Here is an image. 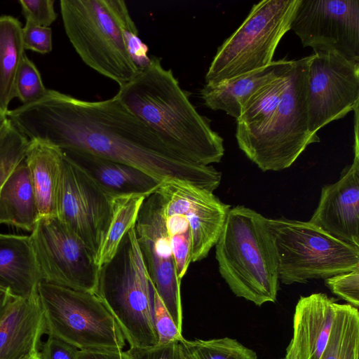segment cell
I'll return each instance as SVG.
<instances>
[{
  "label": "cell",
  "instance_id": "obj_42",
  "mask_svg": "<svg viewBox=\"0 0 359 359\" xmlns=\"http://www.w3.org/2000/svg\"><path fill=\"white\" fill-rule=\"evenodd\" d=\"M282 359H283V358H282Z\"/></svg>",
  "mask_w": 359,
  "mask_h": 359
},
{
  "label": "cell",
  "instance_id": "obj_8",
  "mask_svg": "<svg viewBox=\"0 0 359 359\" xmlns=\"http://www.w3.org/2000/svg\"><path fill=\"white\" fill-rule=\"evenodd\" d=\"M37 293L49 336L80 351H123L124 335L96 294L43 280L39 283Z\"/></svg>",
  "mask_w": 359,
  "mask_h": 359
},
{
  "label": "cell",
  "instance_id": "obj_17",
  "mask_svg": "<svg viewBox=\"0 0 359 359\" xmlns=\"http://www.w3.org/2000/svg\"><path fill=\"white\" fill-rule=\"evenodd\" d=\"M337 303L324 293L301 297L293 318V337L283 359H319L331 332Z\"/></svg>",
  "mask_w": 359,
  "mask_h": 359
},
{
  "label": "cell",
  "instance_id": "obj_30",
  "mask_svg": "<svg viewBox=\"0 0 359 359\" xmlns=\"http://www.w3.org/2000/svg\"><path fill=\"white\" fill-rule=\"evenodd\" d=\"M47 92L35 65L25 55L15 77V97L25 105L40 100Z\"/></svg>",
  "mask_w": 359,
  "mask_h": 359
},
{
  "label": "cell",
  "instance_id": "obj_21",
  "mask_svg": "<svg viewBox=\"0 0 359 359\" xmlns=\"http://www.w3.org/2000/svg\"><path fill=\"white\" fill-rule=\"evenodd\" d=\"M63 151L113 197L133 194L148 196L161 184L151 176L134 167L86 152Z\"/></svg>",
  "mask_w": 359,
  "mask_h": 359
},
{
  "label": "cell",
  "instance_id": "obj_2",
  "mask_svg": "<svg viewBox=\"0 0 359 359\" xmlns=\"http://www.w3.org/2000/svg\"><path fill=\"white\" fill-rule=\"evenodd\" d=\"M114 97L180 158L203 165L221 161L223 138L198 112L161 58L152 55L149 65L119 86Z\"/></svg>",
  "mask_w": 359,
  "mask_h": 359
},
{
  "label": "cell",
  "instance_id": "obj_29",
  "mask_svg": "<svg viewBox=\"0 0 359 359\" xmlns=\"http://www.w3.org/2000/svg\"><path fill=\"white\" fill-rule=\"evenodd\" d=\"M191 359H257L256 353L235 339L183 340Z\"/></svg>",
  "mask_w": 359,
  "mask_h": 359
},
{
  "label": "cell",
  "instance_id": "obj_10",
  "mask_svg": "<svg viewBox=\"0 0 359 359\" xmlns=\"http://www.w3.org/2000/svg\"><path fill=\"white\" fill-rule=\"evenodd\" d=\"M29 238L41 280L95 293L102 269L82 241L57 217L39 218Z\"/></svg>",
  "mask_w": 359,
  "mask_h": 359
},
{
  "label": "cell",
  "instance_id": "obj_32",
  "mask_svg": "<svg viewBox=\"0 0 359 359\" xmlns=\"http://www.w3.org/2000/svg\"><path fill=\"white\" fill-rule=\"evenodd\" d=\"M123 351V359H191L183 340Z\"/></svg>",
  "mask_w": 359,
  "mask_h": 359
},
{
  "label": "cell",
  "instance_id": "obj_36",
  "mask_svg": "<svg viewBox=\"0 0 359 359\" xmlns=\"http://www.w3.org/2000/svg\"><path fill=\"white\" fill-rule=\"evenodd\" d=\"M54 0H20L22 12L26 20L49 27L57 18Z\"/></svg>",
  "mask_w": 359,
  "mask_h": 359
},
{
  "label": "cell",
  "instance_id": "obj_6",
  "mask_svg": "<svg viewBox=\"0 0 359 359\" xmlns=\"http://www.w3.org/2000/svg\"><path fill=\"white\" fill-rule=\"evenodd\" d=\"M122 0H61L65 32L83 62L121 86L140 70L128 51L119 20Z\"/></svg>",
  "mask_w": 359,
  "mask_h": 359
},
{
  "label": "cell",
  "instance_id": "obj_27",
  "mask_svg": "<svg viewBox=\"0 0 359 359\" xmlns=\"http://www.w3.org/2000/svg\"><path fill=\"white\" fill-rule=\"evenodd\" d=\"M161 202L177 276L181 281L191 263L192 236L190 225L185 215L163 203L161 200Z\"/></svg>",
  "mask_w": 359,
  "mask_h": 359
},
{
  "label": "cell",
  "instance_id": "obj_31",
  "mask_svg": "<svg viewBox=\"0 0 359 359\" xmlns=\"http://www.w3.org/2000/svg\"><path fill=\"white\" fill-rule=\"evenodd\" d=\"M119 20L128 51L140 71L151 62V57L148 55L149 47L139 37L137 28L130 15L126 2L123 0L119 8Z\"/></svg>",
  "mask_w": 359,
  "mask_h": 359
},
{
  "label": "cell",
  "instance_id": "obj_16",
  "mask_svg": "<svg viewBox=\"0 0 359 359\" xmlns=\"http://www.w3.org/2000/svg\"><path fill=\"white\" fill-rule=\"evenodd\" d=\"M353 163L339 180L324 186L310 223L345 243L359 248L358 118L355 117Z\"/></svg>",
  "mask_w": 359,
  "mask_h": 359
},
{
  "label": "cell",
  "instance_id": "obj_34",
  "mask_svg": "<svg viewBox=\"0 0 359 359\" xmlns=\"http://www.w3.org/2000/svg\"><path fill=\"white\" fill-rule=\"evenodd\" d=\"M325 284L333 294L358 309L359 269L328 278Z\"/></svg>",
  "mask_w": 359,
  "mask_h": 359
},
{
  "label": "cell",
  "instance_id": "obj_12",
  "mask_svg": "<svg viewBox=\"0 0 359 359\" xmlns=\"http://www.w3.org/2000/svg\"><path fill=\"white\" fill-rule=\"evenodd\" d=\"M306 102L313 135L354 111L359 102V62L330 52L309 55Z\"/></svg>",
  "mask_w": 359,
  "mask_h": 359
},
{
  "label": "cell",
  "instance_id": "obj_1",
  "mask_svg": "<svg viewBox=\"0 0 359 359\" xmlns=\"http://www.w3.org/2000/svg\"><path fill=\"white\" fill-rule=\"evenodd\" d=\"M6 118L29 140L126 164L161 183L180 179L214 191L221 182L212 165L175 156L114 96L86 101L48 89L40 100L8 110Z\"/></svg>",
  "mask_w": 359,
  "mask_h": 359
},
{
  "label": "cell",
  "instance_id": "obj_24",
  "mask_svg": "<svg viewBox=\"0 0 359 359\" xmlns=\"http://www.w3.org/2000/svg\"><path fill=\"white\" fill-rule=\"evenodd\" d=\"M20 22L10 15L0 16V109L6 114L15 97V81L25 55Z\"/></svg>",
  "mask_w": 359,
  "mask_h": 359
},
{
  "label": "cell",
  "instance_id": "obj_3",
  "mask_svg": "<svg viewBox=\"0 0 359 359\" xmlns=\"http://www.w3.org/2000/svg\"><path fill=\"white\" fill-rule=\"evenodd\" d=\"M215 246L219 273L236 297L258 306L276 302L278 261L268 218L244 205L231 208Z\"/></svg>",
  "mask_w": 359,
  "mask_h": 359
},
{
  "label": "cell",
  "instance_id": "obj_20",
  "mask_svg": "<svg viewBox=\"0 0 359 359\" xmlns=\"http://www.w3.org/2000/svg\"><path fill=\"white\" fill-rule=\"evenodd\" d=\"M41 281L29 236L0 233V289L26 298Z\"/></svg>",
  "mask_w": 359,
  "mask_h": 359
},
{
  "label": "cell",
  "instance_id": "obj_38",
  "mask_svg": "<svg viewBox=\"0 0 359 359\" xmlns=\"http://www.w3.org/2000/svg\"><path fill=\"white\" fill-rule=\"evenodd\" d=\"M79 359H123V351H79Z\"/></svg>",
  "mask_w": 359,
  "mask_h": 359
},
{
  "label": "cell",
  "instance_id": "obj_23",
  "mask_svg": "<svg viewBox=\"0 0 359 359\" xmlns=\"http://www.w3.org/2000/svg\"><path fill=\"white\" fill-rule=\"evenodd\" d=\"M38 219L36 198L25 160L0 190V225L32 232Z\"/></svg>",
  "mask_w": 359,
  "mask_h": 359
},
{
  "label": "cell",
  "instance_id": "obj_25",
  "mask_svg": "<svg viewBox=\"0 0 359 359\" xmlns=\"http://www.w3.org/2000/svg\"><path fill=\"white\" fill-rule=\"evenodd\" d=\"M146 197L137 194L113 197L111 221L96 259L100 269L108 265L116 256L123 238L135 226Z\"/></svg>",
  "mask_w": 359,
  "mask_h": 359
},
{
  "label": "cell",
  "instance_id": "obj_15",
  "mask_svg": "<svg viewBox=\"0 0 359 359\" xmlns=\"http://www.w3.org/2000/svg\"><path fill=\"white\" fill-rule=\"evenodd\" d=\"M156 192L162 202L182 213L191 231V262L201 261L215 245L230 205L213 191L180 179L161 183Z\"/></svg>",
  "mask_w": 359,
  "mask_h": 359
},
{
  "label": "cell",
  "instance_id": "obj_41",
  "mask_svg": "<svg viewBox=\"0 0 359 359\" xmlns=\"http://www.w3.org/2000/svg\"><path fill=\"white\" fill-rule=\"evenodd\" d=\"M25 359H41L40 353Z\"/></svg>",
  "mask_w": 359,
  "mask_h": 359
},
{
  "label": "cell",
  "instance_id": "obj_28",
  "mask_svg": "<svg viewBox=\"0 0 359 359\" xmlns=\"http://www.w3.org/2000/svg\"><path fill=\"white\" fill-rule=\"evenodd\" d=\"M30 140L6 118L0 126V190L26 158Z\"/></svg>",
  "mask_w": 359,
  "mask_h": 359
},
{
  "label": "cell",
  "instance_id": "obj_39",
  "mask_svg": "<svg viewBox=\"0 0 359 359\" xmlns=\"http://www.w3.org/2000/svg\"><path fill=\"white\" fill-rule=\"evenodd\" d=\"M12 297L6 291L0 289V320L4 315Z\"/></svg>",
  "mask_w": 359,
  "mask_h": 359
},
{
  "label": "cell",
  "instance_id": "obj_11",
  "mask_svg": "<svg viewBox=\"0 0 359 359\" xmlns=\"http://www.w3.org/2000/svg\"><path fill=\"white\" fill-rule=\"evenodd\" d=\"M57 197V217L76 235L95 258L112 215L113 196L63 151Z\"/></svg>",
  "mask_w": 359,
  "mask_h": 359
},
{
  "label": "cell",
  "instance_id": "obj_37",
  "mask_svg": "<svg viewBox=\"0 0 359 359\" xmlns=\"http://www.w3.org/2000/svg\"><path fill=\"white\" fill-rule=\"evenodd\" d=\"M79 351L57 337L49 336L40 356L41 359H79Z\"/></svg>",
  "mask_w": 359,
  "mask_h": 359
},
{
  "label": "cell",
  "instance_id": "obj_7",
  "mask_svg": "<svg viewBox=\"0 0 359 359\" xmlns=\"http://www.w3.org/2000/svg\"><path fill=\"white\" fill-rule=\"evenodd\" d=\"M276 245L279 281L285 285L359 269V248L334 238L308 222L269 219Z\"/></svg>",
  "mask_w": 359,
  "mask_h": 359
},
{
  "label": "cell",
  "instance_id": "obj_5",
  "mask_svg": "<svg viewBox=\"0 0 359 359\" xmlns=\"http://www.w3.org/2000/svg\"><path fill=\"white\" fill-rule=\"evenodd\" d=\"M95 294L115 318L130 347L158 344L153 319L154 286L135 226L123 238L113 260L102 268Z\"/></svg>",
  "mask_w": 359,
  "mask_h": 359
},
{
  "label": "cell",
  "instance_id": "obj_22",
  "mask_svg": "<svg viewBox=\"0 0 359 359\" xmlns=\"http://www.w3.org/2000/svg\"><path fill=\"white\" fill-rule=\"evenodd\" d=\"M63 151L52 144L30 140L25 161L39 218L57 217V197Z\"/></svg>",
  "mask_w": 359,
  "mask_h": 359
},
{
  "label": "cell",
  "instance_id": "obj_35",
  "mask_svg": "<svg viewBox=\"0 0 359 359\" xmlns=\"http://www.w3.org/2000/svg\"><path fill=\"white\" fill-rule=\"evenodd\" d=\"M25 50L45 54L53 48L52 30L50 27H43L26 20L22 29Z\"/></svg>",
  "mask_w": 359,
  "mask_h": 359
},
{
  "label": "cell",
  "instance_id": "obj_18",
  "mask_svg": "<svg viewBox=\"0 0 359 359\" xmlns=\"http://www.w3.org/2000/svg\"><path fill=\"white\" fill-rule=\"evenodd\" d=\"M46 333L37 291L26 298L12 297L0 320V359H25L39 353Z\"/></svg>",
  "mask_w": 359,
  "mask_h": 359
},
{
  "label": "cell",
  "instance_id": "obj_9",
  "mask_svg": "<svg viewBox=\"0 0 359 359\" xmlns=\"http://www.w3.org/2000/svg\"><path fill=\"white\" fill-rule=\"evenodd\" d=\"M299 1L263 0L254 4L242 24L217 48L205 83H219L271 64L279 42L290 30Z\"/></svg>",
  "mask_w": 359,
  "mask_h": 359
},
{
  "label": "cell",
  "instance_id": "obj_19",
  "mask_svg": "<svg viewBox=\"0 0 359 359\" xmlns=\"http://www.w3.org/2000/svg\"><path fill=\"white\" fill-rule=\"evenodd\" d=\"M293 60L281 59L269 65L217 83H205L201 90L205 105L222 110L238 119L244 104L260 88L287 72Z\"/></svg>",
  "mask_w": 359,
  "mask_h": 359
},
{
  "label": "cell",
  "instance_id": "obj_13",
  "mask_svg": "<svg viewBox=\"0 0 359 359\" xmlns=\"http://www.w3.org/2000/svg\"><path fill=\"white\" fill-rule=\"evenodd\" d=\"M290 29L304 47L359 62V1L299 0Z\"/></svg>",
  "mask_w": 359,
  "mask_h": 359
},
{
  "label": "cell",
  "instance_id": "obj_14",
  "mask_svg": "<svg viewBox=\"0 0 359 359\" xmlns=\"http://www.w3.org/2000/svg\"><path fill=\"white\" fill-rule=\"evenodd\" d=\"M137 241L150 280L178 329L182 331L180 283L163 208L154 192L144 199L135 225Z\"/></svg>",
  "mask_w": 359,
  "mask_h": 359
},
{
  "label": "cell",
  "instance_id": "obj_4",
  "mask_svg": "<svg viewBox=\"0 0 359 359\" xmlns=\"http://www.w3.org/2000/svg\"><path fill=\"white\" fill-rule=\"evenodd\" d=\"M308 62L309 56L293 60L274 110L259 122L236 126L239 148L264 172L289 168L309 144L320 142L309 130Z\"/></svg>",
  "mask_w": 359,
  "mask_h": 359
},
{
  "label": "cell",
  "instance_id": "obj_40",
  "mask_svg": "<svg viewBox=\"0 0 359 359\" xmlns=\"http://www.w3.org/2000/svg\"><path fill=\"white\" fill-rule=\"evenodd\" d=\"M6 118V114L0 109V126Z\"/></svg>",
  "mask_w": 359,
  "mask_h": 359
},
{
  "label": "cell",
  "instance_id": "obj_26",
  "mask_svg": "<svg viewBox=\"0 0 359 359\" xmlns=\"http://www.w3.org/2000/svg\"><path fill=\"white\" fill-rule=\"evenodd\" d=\"M358 310L348 304H337L329 339L319 359H358Z\"/></svg>",
  "mask_w": 359,
  "mask_h": 359
},
{
  "label": "cell",
  "instance_id": "obj_33",
  "mask_svg": "<svg viewBox=\"0 0 359 359\" xmlns=\"http://www.w3.org/2000/svg\"><path fill=\"white\" fill-rule=\"evenodd\" d=\"M152 308L154 324L158 336V344L183 339L182 332L175 325L154 287Z\"/></svg>",
  "mask_w": 359,
  "mask_h": 359
}]
</instances>
